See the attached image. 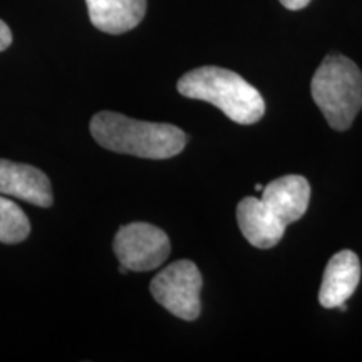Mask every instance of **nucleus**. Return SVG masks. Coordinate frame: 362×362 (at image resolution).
Returning a JSON list of instances; mask_svg holds the SVG:
<instances>
[{
	"label": "nucleus",
	"instance_id": "nucleus-1",
	"mask_svg": "<svg viewBox=\"0 0 362 362\" xmlns=\"http://www.w3.org/2000/svg\"><path fill=\"white\" fill-rule=\"evenodd\" d=\"M89 129L103 148L146 160H168L187 146V134L173 124L131 119L112 111L94 115Z\"/></svg>",
	"mask_w": 362,
	"mask_h": 362
},
{
	"label": "nucleus",
	"instance_id": "nucleus-2",
	"mask_svg": "<svg viewBox=\"0 0 362 362\" xmlns=\"http://www.w3.org/2000/svg\"><path fill=\"white\" fill-rule=\"evenodd\" d=\"M178 93L214 104L238 124H255L265 115V101L259 90L223 67L205 66L187 72L178 81Z\"/></svg>",
	"mask_w": 362,
	"mask_h": 362
},
{
	"label": "nucleus",
	"instance_id": "nucleus-3",
	"mask_svg": "<svg viewBox=\"0 0 362 362\" xmlns=\"http://www.w3.org/2000/svg\"><path fill=\"white\" fill-rule=\"evenodd\" d=\"M310 93L330 128L349 129L362 110V71L349 57L330 54L317 67Z\"/></svg>",
	"mask_w": 362,
	"mask_h": 362
},
{
	"label": "nucleus",
	"instance_id": "nucleus-4",
	"mask_svg": "<svg viewBox=\"0 0 362 362\" xmlns=\"http://www.w3.org/2000/svg\"><path fill=\"white\" fill-rule=\"evenodd\" d=\"M202 287V274L192 260L175 262L149 284V291L158 304L183 320H194L200 315Z\"/></svg>",
	"mask_w": 362,
	"mask_h": 362
},
{
	"label": "nucleus",
	"instance_id": "nucleus-5",
	"mask_svg": "<svg viewBox=\"0 0 362 362\" xmlns=\"http://www.w3.org/2000/svg\"><path fill=\"white\" fill-rule=\"evenodd\" d=\"M112 248L119 264L128 270L148 272L168 259L171 243L161 228L136 221L117 230Z\"/></svg>",
	"mask_w": 362,
	"mask_h": 362
},
{
	"label": "nucleus",
	"instance_id": "nucleus-6",
	"mask_svg": "<svg viewBox=\"0 0 362 362\" xmlns=\"http://www.w3.org/2000/svg\"><path fill=\"white\" fill-rule=\"evenodd\" d=\"M260 200L272 218L287 226L302 218L309 208L310 185L304 176H282L262 189Z\"/></svg>",
	"mask_w": 362,
	"mask_h": 362
},
{
	"label": "nucleus",
	"instance_id": "nucleus-7",
	"mask_svg": "<svg viewBox=\"0 0 362 362\" xmlns=\"http://www.w3.org/2000/svg\"><path fill=\"white\" fill-rule=\"evenodd\" d=\"M0 194H11L42 208H49L54 203L47 175L30 165L8 160H0Z\"/></svg>",
	"mask_w": 362,
	"mask_h": 362
},
{
	"label": "nucleus",
	"instance_id": "nucleus-8",
	"mask_svg": "<svg viewBox=\"0 0 362 362\" xmlns=\"http://www.w3.org/2000/svg\"><path fill=\"white\" fill-rule=\"evenodd\" d=\"M361 280L359 257L351 250L336 253L325 267L319 302L325 309H336L346 304L356 292Z\"/></svg>",
	"mask_w": 362,
	"mask_h": 362
},
{
	"label": "nucleus",
	"instance_id": "nucleus-9",
	"mask_svg": "<svg viewBox=\"0 0 362 362\" xmlns=\"http://www.w3.org/2000/svg\"><path fill=\"white\" fill-rule=\"evenodd\" d=\"M89 19L106 34H124L134 29L146 13V0H86Z\"/></svg>",
	"mask_w": 362,
	"mask_h": 362
},
{
	"label": "nucleus",
	"instance_id": "nucleus-10",
	"mask_svg": "<svg viewBox=\"0 0 362 362\" xmlns=\"http://www.w3.org/2000/svg\"><path fill=\"white\" fill-rule=\"evenodd\" d=\"M237 220L243 237L257 248L275 247L287 228L272 218L260 198L255 197H247L238 203Z\"/></svg>",
	"mask_w": 362,
	"mask_h": 362
},
{
	"label": "nucleus",
	"instance_id": "nucleus-11",
	"mask_svg": "<svg viewBox=\"0 0 362 362\" xmlns=\"http://www.w3.org/2000/svg\"><path fill=\"white\" fill-rule=\"evenodd\" d=\"M30 223L19 205L0 197V242L21 243L29 237Z\"/></svg>",
	"mask_w": 362,
	"mask_h": 362
},
{
	"label": "nucleus",
	"instance_id": "nucleus-12",
	"mask_svg": "<svg viewBox=\"0 0 362 362\" xmlns=\"http://www.w3.org/2000/svg\"><path fill=\"white\" fill-rule=\"evenodd\" d=\"M12 44V30L4 21H0V52L6 51Z\"/></svg>",
	"mask_w": 362,
	"mask_h": 362
},
{
	"label": "nucleus",
	"instance_id": "nucleus-13",
	"mask_svg": "<svg viewBox=\"0 0 362 362\" xmlns=\"http://www.w3.org/2000/svg\"><path fill=\"white\" fill-rule=\"evenodd\" d=\"M280 4L288 11H300V8L309 6L310 0H280Z\"/></svg>",
	"mask_w": 362,
	"mask_h": 362
},
{
	"label": "nucleus",
	"instance_id": "nucleus-14",
	"mask_svg": "<svg viewBox=\"0 0 362 362\" xmlns=\"http://www.w3.org/2000/svg\"><path fill=\"white\" fill-rule=\"evenodd\" d=\"M255 189H257V192H262V189H264V187H262V185H257Z\"/></svg>",
	"mask_w": 362,
	"mask_h": 362
}]
</instances>
